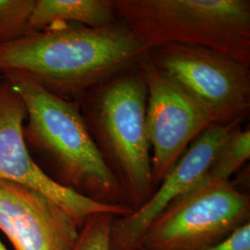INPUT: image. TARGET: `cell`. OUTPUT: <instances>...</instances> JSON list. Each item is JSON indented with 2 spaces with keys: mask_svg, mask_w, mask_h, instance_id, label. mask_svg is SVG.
I'll list each match as a JSON object with an SVG mask.
<instances>
[{
  "mask_svg": "<svg viewBox=\"0 0 250 250\" xmlns=\"http://www.w3.org/2000/svg\"><path fill=\"white\" fill-rule=\"evenodd\" d=\"M0 250H8L5 248V246L3 245V243L1 242V240H0Z\"/></svg>",
  "mask_w": 250,
  "mask_h": 250,
  "instance_id": "2e32d148",
  "label": "cell"
},
{
  "mask_svg": "<svg viewBox=\"0 0 250 250\" xmlns=\"http://www.w3.org/2000/svg\"><path fill=\"white\" fill-rule=\"evenodd\" d=\"M3 79V76L0 74V81L2 80Z\"/></svg>",
  "mask_w": 250,
  "mask_h": 250,
  "instance_id": "e0dca14e",
  "label": "cell"
},
{
  "mask_svg": "<svg viewBox=\"0 0 250 250\" xmlns=\"http://www.w3.org/2000/svg\"><path fill=\"white\" fill-rule=\"evenodd\" d=\"M146 56L204 108L213 125L242 123L247 116L249 65L208 48L178 44L154 47Z\"/></svg>",
  "mask_w": 250,
  "mask_h": 250,
  "instance_id": "8992f818",
  "label": "cell"
},
{
  "mask_svg": "<svg viewBox=\"0 0 250 250\" xmlns=\"http://www.w3.org/2000/svg\"><path fill=\"white\" fill-rule=\"evenodd\" d=\"M2 76L25 103L23 137L36 165L55 183L83 197L107 205L128 206L90 134L79 102L54 95L24 73Z\"/></svg>",
  "mask_w": 250,
  "mask_h": 250,
  "instance_id": "7a4b0ae2",
  "label": "cell"
},
{
  "mask_svg": "<svg viewBox=\"0 0 250 250\" xmlns=\"http://www.w3.org/2000/svg\"><path fill=\"white\" fill-rule=\"evenodd\" d=\"M250 223V197L231 181L200 185L173 201L149 226L145 250H200Z\"/></svg>",
  "mask_w": 250,
  "mask_h": 250,
  "instance_id": "5b68a950",
  "label": "cell"
},
{
  "mask_svg": "<svg viewBox=\"0 0 250 250\" xmlns=\"http://www.w3.org/2000/svg\"><path fill=\"white\" fill-rule=\"evenodd\" d=\"M250 158V131L249 129L243 131L241 125H237L229 134L204 177L196 187L231 181L232 174L239 170Z\"/></svg>",
  "mask_w": 250,
  "mask_h": 250,
  "instance_id": "7c38bea8",
  "label": "cell"
},
{
  "mask_svg": "<svg viewBox=\"0 0 250 250\" xmlns=\"http://www.w3.org/2000/svg\"><path fill=\"white\" fill-rule=\"evenodd\" d=\"M239 125H210L197 136L144 205L129 215L113 219L111 250H139L152 223L201 181L229 134Z\"/></svg>",
  "mask_w": 250,
  "mask_h": 250,
  "instance_id": "9c48e42d",
  "label": "cell"
},
{
  "mask_svg": "<svg viewBox=\"0 0 250 250\" xmlns=\"http://www.w3.org/2000/svg\"><path fill=\"white\" fill-rule=\"evenodd\" d=\"M113 0H36L30 30L40 31L63 23L102 28L117 23Z\"/></svg>",
  "mask_w": 250,
  "mask_h": 250,
  "instance_id": "8fae6325",
  "label": "cell"
},
{
  "mask_svg": "<svg viewBox=\"0 0 250 250\" xmlns=\"http://www.w3.org/2000/svg\"><path fill=\"white\" fill-rule=\"evenodd\" d=\"M82 224L44 194L0 179V230L15 250H72Z\"/></svg>",
  "mask_w": 250,
  "mask_h": 250,
  "instance_id": "30bf717a",
  "label": "cell"
},
{
  "mask_svg": "<svg viewBox=\"0 0 250 250\" xmlns=\"http://www.w3.org/2000/svg\"><path fill=\"white\" fill-rule=\"evenodd\" d=\"M143 63L146 127L152 151V183L157 188L191 143L213 123L195 99L147 58Z\"/></svg>",
  "mask_w": 250,
  "mask_h": 250,
  "instance_id": "52a82bcc",
  "label": "cell"
},
{
  "mask_svg": "<svg viewBox=\"0 0 250 250\" xmlns=\"http://www.w3.org/2000/svg\"><path fill=\"white\" fill-rule=\"evenodd\" d=\"M147 50L122 21L102 28L63 23L0 45V74L24 73L62 99L78 101Z\"/></svg>",
  "mask_w": 250,
  "mask_h": 250,
  "instance_id": "6da1fadb",
  "label": "cell"
},
{
  "mask_svg": "<svg viewBox=\"0 0 250 250\" xmlns=\"http://www.w3.org/2000/svg\"><path fill=\"white\" fill-rule=\"evenodd\" d=\"M115 217L106 212L89 216L82 226L72 250H111L110 231Z\"/></svg>",
  "mask_w": 250,
  "mask_h": 250,
  "instance_id": "5bb4252c",
  "label": "cell"
},
{
  "mask_svg": "<svg viewBox=\"0 0 250 250\" xmlns=\"http://www.w3.org/2000/svg\"><path fill=\"white\" fill-rule=\"evenodd\" d=\"M200 250H250V223L217 245Z\"/></svg>",
  "mask_w": 250,
  "mask_h": 250,
  "instance_id": "9a60e30c",
  "label": "cell"
},
{
  "mask_svg": "<svg viewBox=\"0 0 250 250\" xmlns=\"http://www.w3.org/2000/svg\"><path fill=\"white\" fill-rule=\"evenodd\" d=\"M117 17L148 51L201 46L250 66V0H113Z\"/></svg>",
  "mask_w": 250,
  "mask_h": 250,
  "instance_id": "277c9868",
  "label": "cell"
},
{
  "mask_svg": "<svg viewBox=\"0 0 250 250\" xmlns=\"http://www.w3.org/2000/svg\"><path fill=\"white\" fill-rule=\"evenodd\" d=\"M36 0H0V45L27 35Z\"/></svg>",
  "mask_w": 250,
  "mask_h": 250,
  "instance_id": "4fadbf2b",
  "label": "cell"
},
{
  "mask_svg": "<svg viewBox=\"0 0 250 250\" xmlns=\"http://www.w3.org/2000/svg\"><path fill=\"white\" fill-rule=\"evenodd\" d=\"M143 250V249H142V248H140V249H139V250Z\"/></svg>",
  "mask_w": 250,
  "mask_h": 250,
  "instance_id": "ac0fdd59",
  "label": "cell"
},
{
  "mask_svg": "<svg viewBox=\"0 0 250 250\" xmlns=\"http://www.w3.org/2000/svg\"><path fill=\"white\" fill-rule=\"evenodd\" d=\"M25 103L18 91L3 77L0 81V179L18 183L52 199L82 225L91 215L110 213L124 217L133 212L128 206L107 205L63 188L41 170L27 149L23 125Z\"/></svg>",
  "mask_w": 250,
  "mask_h": 250,
  "instance_id": "ba28073f",
  "label": "cell"
},
{
  "mask_svg": "<svg viewBox=\"0 0 250 250\" xmlns=\"http://www.w3.org/2000/svg\"><path fill=\"white\" fill-rule=\"evenodd\" d=\"M146 100L142 72L114 76L79 100L90 134L133 211L155 191L146 127Z\"/></svg>",
  "mask_w": 250,
  "mask_h": 250,
  "instance_id": "3957f363",
  "label": "cell"
}]
</instances>
